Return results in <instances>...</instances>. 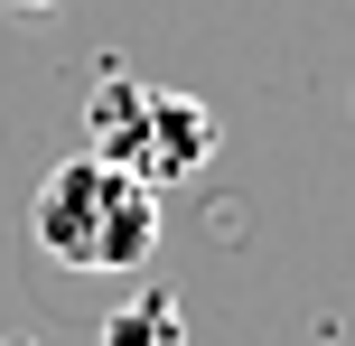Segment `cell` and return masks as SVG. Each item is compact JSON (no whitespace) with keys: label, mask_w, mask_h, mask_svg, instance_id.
I'll return each mask as SVG.
<instances>
[{"label":"cell","mask_w":355,"mask_h":346,"mask_svg":"<svg viewBox=\"0 0 355 346\" xmlns=\"http://www.w3.org/2000/svg\"><path fill=\"white\" fill-rule=\"evenodd\" d=\"M28 234L56 272H150V243H159V187H141L131 168L94 159H56L28 197Z\"/></svg>","instance_id":"1"},{"label":"cell","mask_w":355,"mask_h":346,"mask_svg":"<svg viewBox=\"0 0 355 346\" xmlns=\"http://www.w3.org/2000/svg\"><path fill=\"white\" fill-rule=\"evenodd\" d=\"M206 150H215V112L196 103V94L122 85V75L94 94V159L131 168L141 187H178V178H196V168H206Z\"/></svg>","instance_id":"2"},{"label":"cell","mask_w":355,"mask_h":346,"mask_svg":"<svg viewBox=\"0 0 355 346\" xmlns=\"http://www.w3.org/2000/svg\"><path fill=\"white\" fill-rule=\"evenodd\" d=\"M103 346H187V309L168 291H141V300H122L103 318Z\"/></svg>","instance_id":"3"},{"label":"cell","mask_w":355,"mask_h":346,"mask_svg":"<svg viewBox=\"0 0 355 346\" xmlns=\"http://www.w3.org/2000/svg\"><path fill=\"white\" fill-rule=\"evenodd\" d=\"M10 10H19V19H37V10H47V0H10Z\"/></svg>","instance_id":"4"}]
</instances>
